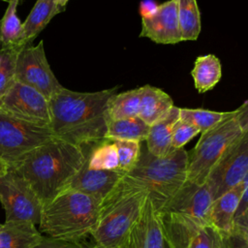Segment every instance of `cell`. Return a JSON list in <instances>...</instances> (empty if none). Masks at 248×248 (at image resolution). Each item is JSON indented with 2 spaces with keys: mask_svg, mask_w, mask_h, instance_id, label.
Instances as JSON below:
<instances>
[{
  "mask_svg": "<svg viewBox=\"0 0 248 248\" xmlns=\"http://www.w3.org/2000/svg\"><path fill=\"white\" fill-rule=\"evenodd\" d=\"M195 88L199 93L212 89L221 79L222 64L214 54L198 56L191 71Z\"/></svg>",
  "mask_w": 248,
  "mask_h": 248,
  "instance_id": "obj_21",
  "label": "cell"
},
{
  "mask_svg": "<svg viewBox=\"0 0 248 248\" xmlns=\"http://www.w3.org/2000/svg\"><path fill=\"white\" fill-rule=\"evenodd\" d=\"M187 166L188 151L184 148L157 157L145 147L141 148L137 165L126 175L147 189L150 200L159 210L186 182Z\"/></svg>",
  "mask_w": 248,
  "mask_h": 248,
  "instance_id": "obj_6",
  "label": "cell"
},
{
  "mask_svg": "<svg viewBox=\"0 0 248 248\" xmlns=\"http://www.w3.org/2000/svg\"><path fill=\"white\" fill-rule=\"evenodd\" d=\"M177 16L182 42L196 41L202 30L201 13L197 0H178Z\"/></svg>",
  "mask_w": 248,
  "mask_h": 248,
  "instance_id": "obj_25",
  "label": "cell"
},
{
  "mask_svg": "<svg viewBox=\"0 0 248 248\" xmlns=\"http://www.w3.org/2000/svg\"><path fill=\"white\" fill-rule=\"evenodd\" d=\"M179 119V108L173 106L162 118L150 125L146 137L147 151L157 157H164L171 151V137Z\"/></svg>",
  "mask_w": 248,
  "mask_h": 248,
  "instance_id": "obj_17",
  "label": "cell"
},
{
  "mask_svg": "<svg viewBox=\"0 0 248 248\" xmlns=\"http://www.w3.org/2000/svg\"><path fill=\"white\" fill-rule=\"evenodd\" d=\"M221 234V233H220ZM218 248H225V244H224V239H223V235L221 234V238H220V241H219V244H218Z\"/></svg>",
  "mask_w": 248,
  "mask_h": 248,
  "instance_id": "obj_38",
  "label": "cell"
},
{
  "mask_svg": "<svg viewBox=\"0 0 248 248\" xmlns=\"http://www.w3.org/2000/svg\"><path fill=\"white\" fill-rule=\"evenodd\" d=\"M244 131L232 110L231 114L213 128L202 133L195 147L188 152L187 181L204 184L214 165L227 148Z\"/></svg>",
  "mask_w": 248,
  "mask_h": 248,
  "instance_id": "obj_7",
  "label": "cell"
},
{
  "mask_svg": "<svg viewBox=\"0 0 248 248\" xmlns=\"http://www.w3.org/2000/svg\"><path fill=\"white\" fill-rule=\"evenodd\" d=\"M212 202L206 183L198 185L186 180L179 191L158 210L165 239L188 245L200 229L209 226Z\"/></svg>",
  "mask_w": 248,
  "mask_h": 248,
  "instance_id": "obj_5",
  "label": "cell"
},
{
  "mask_svg": "<svg viewBox=\"0 0 248 248\" xmlns=\"http://www.w3.org/2000/svg\"><path fill=\"white\" fill-rule=\"evenodd\" d=\"M225 248H248V232L233 230L222 234Z\"/></svg>",
  "mask_w": 248,
  "mask_h": 248,
  "instance_id": "obj_32",
  "label": "cell"
},
{
  "mask_svg": "<svg viewBox=\"0 0 248 248\" xmlns=\"http://www.w3.org/2000/svg\"><path fill=\"white\" fill-rule=\"evenodd\" d=\"M177 2L178 0H168L159 5L154 16L141 18L140 37L148 38L161 45H175L182 42L177 16Z\"/></svg>",
  "mask_w": 248,
  "mask_h": 248,
  "instance_id": "obj_13",
  "label": "cell"
},
{
  "mask_svg": "<svg viewBox=\"0 0 248 248\" xmlns=\"http://www.w3.org/2000/svg\"><path fill=\"white\" fill-rule=\"evenodd\" d=\"M86 165L92 170H118V154L113 141L103 140L87 153Z\"/></svg>",
  "mask_w": 248,
  "mask_h": 248,
  "instance_id": "obj_26",
  "label": "cell"
},
{
  "mask_svg": "<svg viewBox=\"0 0 248 248\" xmlns=\"http://www.w3.org/2000/svg\"><path fill=\"white\" fill-rule=\"evenodd\" d=\"M113 142L118 154V170L126 174L134 169L139 161L141 142L135 140H113Z\"/></svg>",
  "mask_w": 248,
  "mask_h": 248,
  "instance_id": "obj_29",
  "label": "cell"
},
{
  "mask_svg": "<svg viewBox=\"0 0 248 248\" xmlns=\"http://www.w3.org/2000/svg\"><path fill=\"white\" fill-rule=\"evenodd\" d=\"M57 14L59 12L55 0H37L22 22L26 43L31 44Z\"/></svg>",
  "mask_w": 248,
  "mask_h": 248,
  "instance_id": "obj_22",
  "label": "cell"
},
{
  "mask_svg": "<svg viewBox=\"0 0 248 248\" xmlns=\"http://www.w3.org/2000/svg\"><path fill=\"white\" fill-rule=\"evenodd\" d=\"M221 234L211 226L200 229L190 239L187 248H218Z\"/></svg>",
  "mask_w": 248,
  "mask_h": 248,
  "instance_id": "obj_31",
  "label": "cell"
},
{
  "mask_svg": "<svg viewBox=\"0 0 248 248\" xmlns=\"http://www.w3.org/2000/svg\"><path fill=\"white\" fill-rule=\"evenodd\" d=\"M198 134H200L198 128L179 118L173 128L171 137V149L175 150L183 148V146Z\"/></svg>",
  "mask_w": 248,
  "mask_h": 248,
  "instance_id": "obj_30",
  "label": "cell"
},
{
  "mask_svg": "<svg viewBox=\"0 0 248 248\" xmlns=\"http://www.w3.org/2000/svg\"><path fill=\"white\" fill-rule=\"evenodd\" d=\"M33 248H88V247L82 244L81 242L60 240V239H55V238L43 235L42 240Z\"/></svg>",
  "mask_w": 248,
  "mask_h": 248,
  "instance_id": "obj_33",
  "label": "cell"
},
{
  "mask_svg": "<svg viewBox=\"0 0 248 248\" xmlns=\"http://www.w3.org/2000/svg\"><path fill=\"white\" fill-rule=\"evenodd\" d=\"M232 111H215L204 108H179V118L196 128L200 133H203L228 117Z\"/></svg>",
  "mask_w": 248,
  "mask_h": 248,
  "instance_id": "obj_27",
  "label": "cell"
},
{
  "mask_svg": "<svg viewBox=\"0 0 248 248\" xmlns=\"http://www.w3.org/2000/svg\"><path fill=\"white\" fill-rule=\"evenodd\" d=\"M20 0H9L8 7L0 18V49H21L28 45L25 41L22 22L16 10Z\"/></svg>",
  "mask_w": 248,
  "mask_h": 248,
  "instance_id": "obj_20",
  "label": "cell"
},
{
  "mask_svg": "<svg viewBox=\"0 0 248 248\" xmlns=\"http://www.w3.org/2000/svg\"><path fill=\"white\" fill-rule=\"evenodd\" d=\"M235 110L236 118L244 131H248V102L245 101Z\"/></svg>",
  "mask_w": 248,
  "mask_h": 248,
  "instance_id": "obj_35",
  "label": "cell"
},
{
  "mask_svg": "<svg viewBox=\"0 0 248 248\" xmlns=\"http://www.w3.org/2000/svg\"><path fill=\"white\" fill-rule=\"evenodd\" d=\"M1 225H2V224H0V228H1Z\"/></svg>",
  "mask_w": 248,
  "mask_h": 248,
  "instance_id": "obj_41",
  "label": "cell"
},
{
  "mask_svg": "<svg viewBox=\"0 0 248 248\" xmlns=\"http://www.w3.org/2000/svg\"><path fill=\"white\" fill-rule=\"evenodd\" d=\"M248 176V132L239 136L212 168L205 181L213 201Z\"/></svg>",
  "mask_w": 248,
  "mask_h": 248,
  "instance_id": "obj_10",
  "label": "cell"
},
{
  "mask_svg": "<svg viewBox=\"0 0 248 248\" xmlns=\"http://www.w3.org/2000/svg\"><path fill=\"white\" fill-rule=\"evenodd\" d=\"M86 160L82 146L53 138L10 169L28 182L44 205L68 187Z\"/></svg>",
  "mask_w": 248,
  "mask_h": 248,
  "instance_id": "obj_2",
  "label": "cell"
},
{
  "mask_svg": "<svg viewBox=\"0 0 248 248\" xmlns=\"http://www.w3.org/2000/svg\"><path fill=\"white\" fill-rule=\"evenodd\" d=\"M43 238L36 225L26 221H9L0 228V248H33Z\"/></svg>",
  "mask_w": 248,
  "mask_h": 248,
  "instance_id": "obj_18",
  "label": "cell"
},
{
  "mask_svg": "<svg viewBox=\"0 0 248 248\" xmlns=\"http://www.w3.org/2000/svg\"><path fill=\"white\" fill-rule=\"evenodd\" d=\"M166 242V241H165ZM166 248H181V247H177L175 245H172V244H170V243H167L166 242Z\"/></svg>",
  "mask_w": 248,
  "mask_h": 248,
  "instance_id": "obj_39",
  "label": "cell"
},
{
  "mask_svg": "<svg viewBox=\"0 0 248 248\" xmlns=\"http://www.w3.org/2000/svg\"><path fill=\"white\" fill-rule=\"evenodd\" d=\"M148 195L145 187L125 174L101 202L98 222L90 234L92 248H126Z\"/></svg>",
  "mask_w": 248,
  "mask_h": 248,
  "instance_id": "obj_3",
  "label": "cell"
},
{
  "mask_svg": "<svg viewBox=\"0 0 248 248\" xmlns=\"http://www.w3.org/2000/svg\"><path fill=\"white\" fill-rule=\"evenodd\" d=\"M16 80L34 88L49 100L64 86L53 74L44 47V42L24 46L16 56Z\"/></svg>",
  "mask_w": 248,
  "mask_h": 248,
  "instance_id": "obj_11",
  "label": "cell"
},
{
  "mask_svg": "<svg viewBox=\"0 0 248 248\" xmlns=\"http://www.w3.org/2000/svg\"><path fill=\"white\" fill-rule=\"evenodd\" d=\"M53 138L48 126L16 118L0 109V159L9 168Z\"/></svg>",
  "mask_w": 248,
  "mask_h": 248,
  "instance_id": "obj_8",
  "label": "cell"
},
{
  "mask_svg": "<svg viewBox=\"0 0 248 248\" xmlns=\"http://www.w3.org/2000/svg\"><path fill=\"white\" fill-rule=\"evenodd\" d=\"M117 88L95 92L60 89L48 100L53 137L82 147L105 140L107 103Z\"/></svg>",
  "mask_w": 248,
  "mask_h": 248,
  "instance_id": "obj_1",
  "label": "cell"
},
{
  "mask_svg": "<svg viewBox=\"0 0 248 248\" xmlns=\"http://www.w3.org/2000/svg\"><path fill=\"white\" fill-rule=\"evenodd\" d=\"M100 207L98 199L67 188L43 205L39 231L51 238L80 242L94 231Z\"/></svg>",
  "mask_w": 248,
  "mask_h": 248,
  "instance_id": "obj_4",
  "label": "cell"
},
{
  "mask_svg": "<svg viewBox=\"0 0 248 248\" xmlns=\"http://www.w3.org/2000/svg\"><path fill=\"white\" fill-rule=\"evenodd\" d=\"M171 97L162 89L146 84L141 86L139 117L147 125L162 118L172 107Z\"/></svg>",
  "mask_w": 248,
  "mask_h": 248,
  "instance_id": "obj_19",
  "label": "cell"
},
{
  "mask_svg": "<svg viewBox=\"0 0 248 248\" xmlns=\"http://www.w3.org/2000/svg\"><path fill=\"white\" fill-rule=\"evenodd\" d=\"M0 109L34 124L48 127L50 124L48 100L39 91L16 80L0 99Z\"/></svg>",
  "mask_w": 248,
  "mask_h": 248,
  "instance_id": "obj_12",
  "label": "cell"
},
{
  "mask_svg": "<svg viewBox=\"0 0 248 248\" xmlns=\"http://www.w3.org/2000/svg\"><path fill=\"white\" fill-rule=\"evenodd\" d=\"M124 175L125 173L119 170H92L89 169L85 163L71 180L67 188L82 192L102 202Z\"/></svg>",
  "mask_w": 248,
  "mask_h": 248,
  "instance_id": "obj_15",
  "label": "cell"
},
{
  "mask_svg": "<svg viewBox=\"0 0 248 248\" xmlns=\"http://www.w3.org/2000/svg\"><path fill=\"white\" fill-rule=\"evenodd\" d=\"M20 49H0V99L16 82V62Z\"/></svg>",
  "mask_w": 248,
  "mask_h": 248,
  "instance_id": "obj_28",
  "label": "cell"
},
{
  "mask_svg": "<svg viewBox=\"0 0 248 248\" xmlns=\"http://www.w3.org/2000/svg\"><path fill=\"white\" fill-rule=\"evenodd\" d=\"M159 5L154 0H141L139 7V12L141 18H150L155 16Z\"/></svg>",
  "mask_w": 248,
  "mask_h": 248,
  "instance_id": "obj_34",
  "label": "cell"
},
{
  "mask_svg": "<svg viewBox=\"0 0 248 248\" xmlns=\"http://www.w3.org/2000/svg\"><path fill=\"white\" fill-rule=\"evenodd\" d=\"M0 202L5 210V222L26 221L39 225L43 203L28 184L15 170L0 176Z\"/></svg>",
  "mask_w": 248,
  "mask_h": 248,
  "instance_id": "obj_9",
  "label": "cell"
},
{
  "mask_svg": "<svg viewBox=\"0 0 248 248\" xmlns=\"http://www.w3.org/2000/svg\"><path fill=\"white\" fill-rule=\"evenodd\" d=\"M1 1H6V2H9V0H1Z\"/></svg>",
  "mask_w": 248,
  "mask_h": 248,
  "instance_id": "obj_40",
  "label": "cell"
},
{
  "mask_svg": "<svg viewBox=\"0 0 248 248\" xmlns=\"http://www.w3.org/2000/svg\"><path fill=\"white\" fill-rule=\"evenodd\" d=\"M126 248H166L160 214L149 195L131 230Z\"/></svg>",
  "mask_w": 248,
  "mask_h": 248,
  "instance_id": "obj_14",
  "label": "cell"
},
{
  "mask_svg": "<svg viewBox=\"0 0 248 248\" xmlns=\"http://www.w3.org/2000/svg\"><path fill=\"white\" fill-rule=\"evenodd\" d=\"M247 180L248 176L239 185L227 191L212 202L209 213V226L219 233L227 234L232 231L233 217Z\"/></svg>",
  "mask_w": 248,
  "mask_h": 248,
  "instance_id": "obj_16",
  "label": "cell"
},
{
  "mask_svg": "<svg viewBox=\"0 0 248 248\" xmlns=\"http://www.w3.org/2000/svg\"><path fill=\"white\" fill-rule=\"evenodd\" d=\"M8 170H9L8 165L0 159V176L3 175V174H5V173L8 171Z\"/></svg>",
  "mask_w": 248,
  "mask_h": 248,
  "instance_id": "obj_37",
  "label": "cell"
},
{
  "mask_svg": "<svg viewBox=\"0 0 248 248\" xmlns=\"http://www.w3.org/2000/svg\"><path fill=\"white\" fill-rule=\"evenodd\" d=\"M149 127L139 116L120 120H108L105 140L141 142L146 140Z\"/></svg>",
  "mask_w": 248,
  "mask_h": 248,
  "instance_id": "obj_24",
  "label": "cell"
},
{
  "mask_svg": "<svg viewBox=\"0 0 248 248\" xmlns=\"http://www.w3.org/2000/svg\"><path fill=\"white\" fill-rule=\"evenodd\" d=\"M56 2V7L59 13L63 12L65 10V7L67 5V3L69 2V0H55Z\"/></svg>",
  "mask_w": 248,
  "mask_h": 248,
  "instance_id": "obj_36",
  "label": "cell"
},
{
  "mask_svg": "<svg viewBox=\"0 0 248 248\" xmlns=\"http://www.w3.org/2000/svg\"><path fill=\"white\" fill-rule=\"evenodd\" d=\"M140 95L141 87L113 94L107 103V121L137 117L140 110Z\"/></svg>",
  "mask_w": 248,
  "mask_h": 248,
  "instance_id": "obj_23",
  "label": "cell"
}]
</instances>
